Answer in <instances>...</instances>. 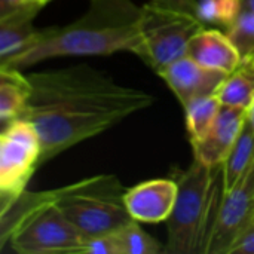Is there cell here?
Here are the masks:
<instances>
[{
	"mask_svg": "<svg viewBox=\"0 0 254 254\" xmlns=\"http://www.w3.org/2000/svg\"><path fill=\"white\" fill-rule=\"evenodd\" d=\"M27 79L31 91L21 118L40 135L42 164L156 101L152 94L116 83L89 64L36 71Z\"/></svg>",
	"mask_w": 254,
	"mask_h": 254,
	"instance_id": "cell-1",
	"label": "cell"
},
{
	"mask_svg": "<svg viewBox=\"0 0 254 254\" xmlns=\"http://www.w3.org/2000/svg\"><path fill=\"white\" fill-rule=\"evenodd\" d=\"M141 24L143 6L132 0H91L80 18L64 27L40 30L30 46L0 63V67L21 70L57 57L110 55L119 51L134 54Z\"/></svg>",
	"mask_w": 254,
	"mask_h": 254,
	"instance_id": "cell-2",
	"label": "cell"
},
{
	"mask_svg": "<svg viewBox=\"0 0 254 254\" xmlns=\"http://www.w3.org/2000/svg\"><path fill=\"white\" fill-rule=\"evenodd\" d=\"M0 243L19 254H85L86 237L63 214L54 192H22L1 202Z\"/></svg>",
	"mask_w": 254,
	"mask_h": 254,
	"instance_id": "cell-3",
	"label": "cell"
},
{
	"mask_svg": "<svg viewBox=\"0 0 254 254\" xmlns=\"http://www.w3.org/2000/svg\"><path fill=\"white\" fill-rule=\"evenodd\" d=\"M177 198L167 220L168 240L164 252L204 253L225 193L223 165L210 167L198 159L176 180Z\"/></svg>",
	"mask_w": 254,
	"mask_h": 254,
	"instance_id": "cell-4",
	"label": "cell"
},
{
	"mask_svg": "<svg viewBox=\"0 0 254 254\" xmlns=\"http://www.w3.org/2000/svg\"><path fill=\"white\" fill-rule=\"evenodd\" d=\"M52 192L57 207L86 238L115 234L134 220L116 176H94Z\"/></svg>",
	"mask_w": 254,
	"mask_h": 254,
	"instance_id": "cell-5",
	"label": "cell"
},
{
	"mask_svg": "<svg viewBox=\"0 0 254 254\" xmlns=\"http://www.w3.org/2000/svg\"><path fill=\"white\" fill-rule=\"evenodd\" d=\"M201 28H204V22L199 18L149 1L143 6L141 37L134 54L159 73L186 55L189 40Z\"/></svg>",
	"mask_w": 254,
	"mask_h": 254,
	"instance_id": "cell-6",
	"label": "cell"
},
{
	"mask_svg": "<svg viewBox=\"0 0 254 254\" xmlns=\"http://www.w3.org/2000/svg\"><path fill=\"white\" fill-rule=\"evenodd\" d=\"M42 164V141L36 127L24 118L7 122L0 134V199H15Z\"/></svg>",
	"mask_w": 254,
	"mask_h": 254,
	"instance_id": "cell-7",
	"label": "cell"
},
{
	"mask_svg": "<svg viewBox=\"0 0 254 254\" xmlns=\"http://www.w3.org/2000/svg\"><path fill=\"white\" fill-rule=\"evenodd\" d=\"M254 231V164L240 183L223 193L205 254H234Z\"/></svg>",
	"mask_w": 254,
	"mask_h": 254,
	"instance_id": "cell-8",
	"label": "cell"
},
{
	"mask_svg": "<svg viewBox=\"0 0 254 254\" xmlns=\"http://www.w3.org/2000/svg\"><path fill=\"white\" fill-rule=\"evenodd\" d=\"M158 74L165 80L185 107L193 100L216 94L229 73L207 68L185 55L164 67Z\"/></svg>",
	"mask_w": 254,
	"mask_h": 254,
	"instance_id": "cell-9",
	"label": "cell"
},
{
	"mask_svg": "<svg viewBox=\"0 0 254 254\" xmlns=\"http://www.w3.org/2000/svg\"><path fill=\"white\" fill-rule=\"evenodd\" d=\"M247 110L244 109L222 106L208 132L202 138L192 141L195 159L210 167L223 165L244 128Z\"/></svg>",
	"mask_w": 254,
	"mask_h": 254,
	"instance_id": "cell-10",
	"label": "cell"
},
{
	"mask_svg": "<svg viewBox=\"0 0 254 254\" xmlns=\"http://www.w3.org/2000/svg\"><path fill=\"white\" fill-rule=\"evenodd\" d=\"M177 198V182L156 179L143 182L125 193V205L135 222L161 223L173 213Z\"/></svg>",
	"mask_w": 254,
	"mask_h": 254,
	"instance_id": "cell-11",
	"label": "cell"
},
{
	"mask_svg": "<svg viewBox=\"0 0 254 254\" xmlns=\"http://www.w3.org/2000/svg\"><path fill=\"white\" fill-rule=\"evenodd\" d=\"M186 55L207 68L225 73H232L243 63L241 54L228 34L205 27L189 40Z\"/></svg>",
	"mask_w": 254,
	"mask_h": 254,
	"instance_id": "cell-12",
	"label": "cell"
},
{
	"mask_svg": "<svg viewBox=\"0 0 254 254\" xmlns=\"http://www.w3.org/2000/svg\"><path fill=\"white\" fill-rule=\"evenodd\" d=\"M42 6L28 3L13 12L0 16V63L30 46L39 34L33 21Z\"/></svg>",
	"mask_w": 254,
	"mask_h": 254,
	"instance_id": "cell-13",
	"label": "cell"
},
{
	"mask_svg": "<svg viewBox=\"0 0 254 254\" xmlns=\"http://www.w3.org/2000/svg\"><path fill=\"white\" fill-rule=\"evenodd\" d=\"M30 91L27 74L18 68L0 67V121L3 125L22 116Z\"/></svg>",
	"mask_w": 254,
	"mask_h": 254,
	"instance_id": "cell-14",
	"label": "cell"
},
{
	"mask_svg": "<svg viewBox=\"0 0 254 254\" xmlns=\"http://www.w3.org/2000/svg\"><path fill=\"white\" fill-rule=\"evenodd\" d=\"M223 106L247 110L254 100V57L243 63L226 76L216 92Z\"/></svg>",
	"mask_w": 254,
	"mask_h": 254,
	"instance_id": "cell-15",
	"label": "cell"
},
{
	"mask_svg": "<svg viewBox=\"0 0 254 254\" xmlns=\"http://www.w3.org/2000/svg\"><path fill=\"white\" fill-rule=\"evenodd\" d=\"M254 164V129L246 121L232 150L223 162V189L232 190Z\"/></svg>",
	"mask_w": 254,
	"mask_h": 254,
	"instance_id": "cell-16",
	"label": "cell"
},
{
	"mask_svg": "<svg viewBox=\"0 0 254 254\" xmlns=\"http://www.w3.org/2000/svg\"><path fill=\"white\" fill-rule=\"evenodd\" d=\"M222 106L223 104L220 103L216 94L201 97L198 100H193L188 106H185L186 127H188V132L190 137V143L202 138L208 132Z\"/></svg>",
	"mask_w": 254,
	"mask_h": 254,
	"instance_id": "cell-17",
	"label": "cell"
},
{
	"mask_svg": "<svg viewBox=\"0 0 254 254\" xmlns=\"http://www.w3.org/2000/svg\"><path fill=\"white\" fill-rule=\"evenodd\" d=\"M122 254H158L164 252L159 243L144 232L138 222L132 220L116 232Z\"/></svg>",
	"mask_w": 254,
	"mask_h": 254,
	"instance_id": "cell-18",
	"label": "cell"
},
{
	"mask_svg": "<svg viewBox=\"0 0 254 254\" xmlns=\"http://www.w3.org/2000/svg\"><path fill=\"white\" fill-rule=\"evenodd\" d=\"M243 10V0H198V18L202 22L225 25L226 28Z\"/></svg>",
	"mask_w": 254,
	"mask_h": 254,
	"instance_id": "cell-19",
	"label": "cell"
},
{
	"mask_svg": "<svg viewBox=\"0 0 254 254\" xmlns=\"http://www.w3.org/2000/svg\"><path fill=\"white\" fill-rule=\"evenodd\" d=\"M229 39L241 54L243 60L254 55V10L243 9L238 18L228 27Z\"/></svg>",
	"mask_w": 254,
	"mask_h": 254,
	"instance_id": "cell-20",
	"label": "cell"
},
{
	"mask_svg": "<svg viewBox=\"0 0 254 254\" xmlns=\"http://www.w3.org/2000/svg\"><path fill=\"white\" fill-rule=\"evenodd\" d=\"M85 254H122L116 232L86 240Z\"/></svg>",
	"mask_w": 254,
	"mask_h": 254,
	"instance_id": "cell-21",
	"label": "cell"
},
{
	"mask_svg": "<svg viewBox=\"0 0 254 254\" xmlns=\"http://www.w3.org/2000/svg\"><path fill=\"white\" fill-rule=\"evenodd\" d=\"M153 4L198 18V0H150Z\"/></svg>",
	"mask_w": 254,
	"mask_h": 254,
	"instance_id": "cell-22",
	"label": "cell"
},
{
	"mask_svg": "<svg viewBox=\"0 0 254 254\" xmlns=\"http://www.w3.org/2000/svg\"><path fill=\"white\" fill-rule=\"evenodd\" d=\"M28 3H33L31 0H0V16L7 15L13 12L18 7H22Z\"/></svg>",
	"mask_w": 254,
	"mask_h": 254,
	"instance_id": "cell-23",
	"label": "cell"
},
{
	"mask_svg": "<svg viewBox=\"0 0 254 254\" xmlns=\"http://www.w3.org/2000/svg\"><path fill=\"white\" fill-rule=\"evenodd\" d=\"M234 254H254V231L235 249Z\"/></svg>",
	"mask_w": 254,
	"mask_h": 254,
	"instance_id": "cell-24",
	"label": "cell"
},
{
	"mask_svg": "<svg viewBox=\"0 0 254 254\" xmlns=\"http://www.w3.org/2000/svg\"><path fill=\"white\" fill-rule=\"evenodd\" d=\"M246 121L252 125V128L254 129V100L252 103V106L247 109V116H246Z\"/></svg>",
	"mask_w": 254,
	"mask_h": 254,
	"instance_id": "cell-25",
	"label": "cell"
},
{
	"mask_svg": "<svg viewBox=\"0 0 254 254\" xmlns=\"http://www.w3.org/2000/svg\"><path fill=\"white\" fill-rule=\"evenodd\" d=\"M243 9L254 10V0H243Z\"/></svg>",
	"mask_w": 254,
	"mask_h": 254,
	"instance_id": "cell-26",
	"label": "cell"
},
{
	"mask_svg": "<svg viewBox=\"0 0 254 254\" xmlns=\"http://www.w3.org/2000/svg\"><path fill=\"white\" fill-rule=\"evenodd\" d=\"M31 1H33V3H37L39 6H42V7H43V6H45V4H48L51 0H31Z\"/></svg>",
	"mask_w": 254,
	"mask_h": 254,
	"instance_id": "cell-27",
	"label": "cell"
},
{
	"mask_svg": "<svg viewBox=\"0 0 254 254\" xmlns=\"http://www.w3.org/2000/svg\"><path fill=\"white\" fill-rule=\"evenodd\" d=\"M253 57H254V55H253Z\"/></svg>",
	"mask_w": 254,
	"mask_h": 254,
	"instance_id": "cell-28",
	"label": "cell"
}]
</instances>
